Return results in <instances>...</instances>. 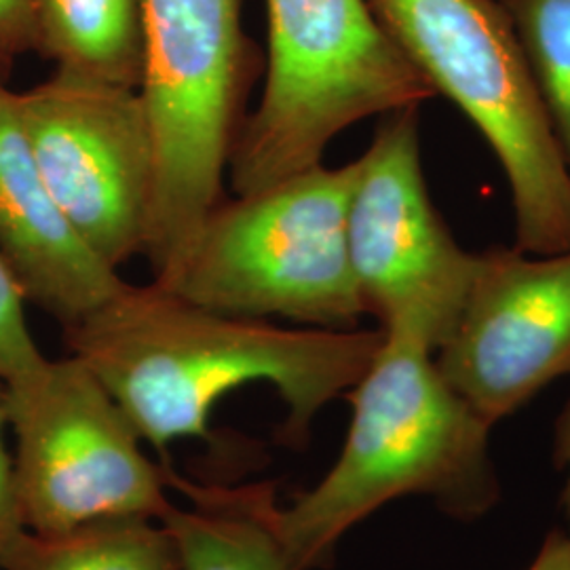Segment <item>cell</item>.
<instances>
[{
  "label": "cell",
  "mask_w": 570,
  "mask_h": 570,
  "mask_svg": "<svg viewBox=\"0 0 570 570\" xmlns=\"http://www.w3.org/2000/svg\"><path fill=\"white\" fill-rule=\"evenodd\" d=\"M35 49V0H0V63Z\"/></svg>",
  "instance_id": "cell-18"
},
{
  "label": "cell",
  "mask_w": 570,
  "mask_h": 570,
  "mask_svg": "<svg viewBox=\"0 0 570 570\" xmlns=\"http://www.w3.org/2000/svg\"><path fill=\"white\" fill-rule=\"evenodd\" d=\"M357 161L212 207L153 284L226 315L348 330L366 315L346 247Z\"/></svg>",
  "instance_id": "cell-3"
},
{
  "label": "cell",
  "mask_w": 570,
  "mask_h": 570,
  "mask_svg": "<svg viewBox=\"0 0 570 570\" xmlns=\"http://www.w3.org/2000/svg\"><path fill=\"white\" fill-rule=\"evenodd\" d=\"M42 183L87 247L110 268L144 254L157 153L140 89L56 70L16 94Z\"/></svg>",
  "instance_id": "cell-9"
},
{
  "label": "cell",
  "mask_w": 570,
  "mask_h": 570,
  "mask_svg": "<svg viewBox=\"0 0 570 570\" xmlns=\"http://www.w3.org/2000/svg\"><path fill=\"white\" fill-rule=\"evenodd\" d=\"M435 366L490 428L570 374V249L475 254L465 305Z\"/></svg>",
  "instance_id": "cell-10"
},
{
  "label": "cell",
  "mask_w": 570,
  "mask_h": 570,
  "mask_svg": "<svg viewBox=\"0 0 570 570\" xmlns=\"http://www.w3.org/2000/svg\"><path fill=\"white\" fill-rule=\"evenodd\" d=\"M16 435L21 518L32 534H60L104 518L164 520L171 508L167 465L79 357L45 360L4 383Z\"/></svg>",
  "instance_id": "cell-7"
},
{
  "label": "cell",
  "mask_w": 570,
  "mask_h": 570,
  "mask_svg": "<svg viewBox=\"0 0 570 570\" xmlns=\"http://www.w3.org/2000/svg\"><path fill=\"white\" fill-rule=\"evenodd\" d=\"M167 480L190 501L184 508L171 503L164 515L183 570H292L271 484L202 487L169 468Z\"/></svg>",
  "instance_id": "cell-12"
},
{
  "label": "cell",
  "mask_w": 570,
  "mask_h": 570,
  "mask_svg": "<svg viewBox=\"0 0 570 570\" xmlns=\"http://www.w3.org/2000/svg\"><path fill=\"white\" fill-rule=\"evenodd\" d=\"M35 49L61 72L140 89L144 0H35Z\"/></svg>",
  "instance_id": "cell-13"
},
{
  "label": "cell",
  "mask_w": 570,
  "mask_h": 570,
  "mask_svg": "<svg viewBox=\"0 0 570 570\" xmlns=\"http://www.w3.org/2000/svg\"><path fill=\"white\" fill-rule=\"evenodd\" d=\"M419 110L385 115L366 153L355 159L346 247L364 311L385 334L435 353L465 305L475 254L461 247L431 204Z\"/></svg>",
  "instance_id": "cell-8"
},
{
  "label": "cell",
  "mask_w": 570,
  "mask_h": 570,
  "mask_svg": "<svg viewBox=\"0 0 570 570\" xmlns=\"http://www.w3.org/2000/svg\"><path fill=\"white\" fill-rule=\"evenodd\" d=\"M2 570H183L164 520L104 518L60 534L21 541Z\"/></svg>",
  "instance_id": "cell-14"
},
{
  "label": "cell",
  "mask_w": 570,
  "mask_h": 570,
  "mask_svg": "<svg viewBox=\"0 0 570 570\" xmlns=\"http://www.w3.org/2000/svg\"><path fill=\"white\" fill-rule=\"evenodd\" d=\"M4 428H9V423L4 407V383L0 381V570L28 537V529L21 518L13 456L4 444Z\"/></svg>",
  "instance_id": "cell-17"
},
{
  "label": "cell",
  "mask_w": 570,
  "mask_h": 570,
  "mask_svg": "<svg viewBox=\"0 0 570 570\" xmlns=\"http://www.w3.org/2000/svg\"><path fill=\"white\" fill-rule=\"evenodd\" d=\"M391 41L490 144L510 183L515 245L570 249V169L497 0H367Z\"/></svg>",
  "instance_id": "cell-5"
},
{
  "label": "cell",
  "mask_w": 570,
  "mask_h": 570,
  "mask_svg": "<svg viewBox=\"0 0 570 570\" xmlns=\"http://www.w3.org/2000/svg\"><path fill=\"white\" fill-rule=\"evenodd\" d=\"M266 18L263 98L242 122L226 171L235 195L322 164L327 144L355 122L435 96L367 0H266Z\"/></svg>",
  "instance_id": "cell-4"
},
{
  "label": "cell",
  "mask_w": 570,
  "mask_h": 570,
  "mask_svg": "<svg viewBox=\"0 0 570 570\" xmlns=\"http://www.w3.org/2000/svg\"><path fill=\"white\" fill-rule=\"evenodd\" d=\"M26 296L18 279L0 258V381L9 383L32 372L47 360L37 345L28 317Z\"/></svg>",
  "instance_id": "cell-16"
},
{
  "label": "cell",
  "mask_w": 570,
  "mask_h": 570,
  "mask_svg": "<svg viewBox=\"0 0 570 570\" xmlns=\"http://www.w3.org/2000/svg\"><path fill=\"white\" fill-rule=\"evenodd\" d=\"M527 570H570L569 534L564 530H553Z\"/></svg>",
  "instance_id": "cell-20"
},
{
  "label": "cell",
  "mask_w": 570,
  "mask_h": 570,
  "mask_svg": "<svg viewBox=\"0 0 570 570\" xmlns=\"http://www.w3.org/2000/svg\"><path fill=\"white\" fill-rule=\"evenodd\" d=\"M553 463L567 475L564 490H562V508L567 513V522H569L567 534L570 537V402L558 416L553 428Z\"/></svg>",
  "instance_id": "cell-19"
},
{
  "label": "cell",
  "mask_w": 570,
  "mask_h": 570,
  "mask_svg": "<svg viewBox=\"0 0 570 570\" xmlns=\"http://www.w3.org/2000/svg\"><path fill=\"white\" fill-rule=\"evenodd\" d=\"M508 16L570 169V0H497Z\"/></svg>",
  "instance_id": "cell-15"
},
{
  "label": "cell",
  "mask_w": 570,
  "mask_h": 570,
  "mask_svg": "<svg viewBox=\"0 0 570 570\" xmlns=\"http://www.w3.org/2000/svg\"><path fill=\"white\" fill-rule=\"evenodd\" d=\"M144 37L140 96L157 153L144 256L157 273L225 199L254 60L239 0H144Z\"/></svg>",
  "instance_id": "cell-6"
},
{
  "label": "cell",
  "mask_w": 570,
  "mask_h": 570,
  "mask_svg": "<svg viewBox=\"0 0 570 570\" xmlns=\"http://www.w3.org/2000/svg\"><path fill=\"white\" fill-rule=\"evenodd\" d=\"M383 330H289L268 320L193 305L159 285L122 284L66 327L75 357L94 372L144 442L165 450L216 442L209 416L226 393L265 383L287 407L284 440L301 446L315 416L355 387L383 345Z\"/></svg>",
  "instance_id": "cell-1"
},
{
  "label": "cell",
  "mask_w": 570,
  "mask_h": 570,
  "mask_svg": "<svg viewBox=\"0 0 570 570\" xmlns=\"http://www.w3.org/2000/svg\"><path fill=\"white\" fill-rule=\"evenodd\" d=\"M0 258L28 303L63 330L104 305L125 282L68 223L45 186L21 129L16 91L0 81Z\"/></svg>",
  "instance_id": "cell-11"
},
{
  "label": "cell",
  "mask_w": 570,
  "mask_h": 570,
  "mask_svg": "<svg viewBox=\"0 0 570 570\" xmlns=\"http://www.w3.org/2000/svg\"><path fill=\"white\" fill-rule=\"evenodd\" d=\"M348 400L353 414L336 463L313 489L277 510L292 570L330 564L348 530L400 497H429L463 522L499 503L492 428L450 387L431 348L385 334Z\"/></svg>",
  "instance_id": "cell-2"
}]
</instances>
